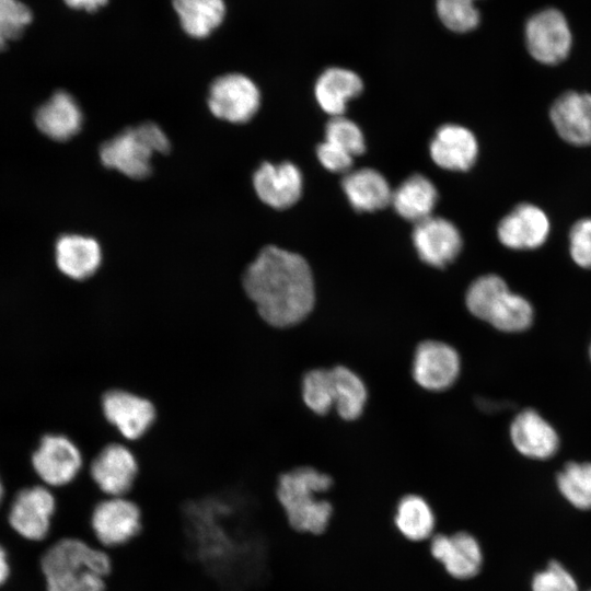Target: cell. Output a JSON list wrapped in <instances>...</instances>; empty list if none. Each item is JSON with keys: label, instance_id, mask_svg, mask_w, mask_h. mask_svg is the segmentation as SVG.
Instances as JSON below:
<instances>
[{"label": "cell", "instance_id": "obj_1", "mask_svg": "<svg viewBox=\"0 0 591 591\" xmlns=\"http://www.w3.org/2000/svg\"><path fill=\"white\" fill-rule=\"evenodd\" d=\"M242 290L263 323L288 328L302 322L315 303L308 262L299 254L268 245L247 265Z\"/></svg>", "mask_w": 591, "mask_h": 591}, {"label": "cell", "instance_id": "obj_2", "mask_svg": "<svg viewBox=\"0 0 591 591\" xmlns=\"http://www.w3.org/2000/svg\"><path fill=\"white\" fill-rule=\"evenodd\" d=\"M109 552L78 536L57 537L40 557L46 591H106Z\"/></svg>", "mask_w": 591, "mask_h": 591}, {"label": "cell", "instance_id": "obj_3", "mask_svg": "<svg viewBox=\"0 0 591 591\" xmlns=\"http://www.w3.org/2000/svg\"><path fill=\"white\" fill-rule=\"evenodd\" d=\"M333 485L332 477L311 466H299L280 473L275 496L287 525L298 533L322 534L328 526L333 507L317 498Z\"/></svg>", "mask_w": 591, "mask_h": 591}, {"label": "cell", "instance_id": "obj_4", "mask_svg": "<svg viewBox=\"0 0 591 591\" xmlns=\"http://www.w3.org/2000/svg\"><path fill=\"white\" fill-rule=\"evenodd\" d=\"M465 303L474 316L502 332H522L533 320L530 302L511 292L506 281L497 275H485L473 281Z\"/></svg>", "mask_w": 591, "mask_h": 591}, {"label": "cell", "instance_id": "obj_5", "mask_svg": "<svg viewBox=\"0 0 591 591\" xmlns=\"http://www.w3.org/2000/svg\"><path fill=\"white\" fill-rule=\"evenodd\" d=\"M170 141L154 123L129 127L101 146L102 163L128 177L140 179L151 173V159L155 153H166Z\"/></svg>", "mask_w": 591, "mask_h": 591}, {"label": "cell", "instance_id": "obj_6", "mask_svg": "<svg viewBox=\"0 0 591 591\" xmlns=\"http://www.w3.org/2000/svg\"><path fill=\"white\" fill-rule=\"evenodd\" d=\"M90 529L99 546L107 551L124 547L142 532V509L130 496H103L91 511Z\"/></svg>", "mask_w": 591, "mask_h": 591}, {"label": "cell", "instance_id": "obj_7", "mask_svg": "<svg viewBox=\"0 0 591 591\" xmlns=\"http://www.w3.org/2000/svg\"><path fill=\"white\" fill-rule=\"evenodd\" d=\"M101 410L118 437L130 443L141 440L158 419L157 406L149 397L123 387L104 392Z\"/></svg>", "mask_w": 591, "mask_h": 591}, {"label": "cell", "instance_id": "obj_8", "mask_svg": "<svg viewBox=\"0 0 591 591\" xmlns=\"http://www.w3.org/2000/svg\"><path fill=\"white\" fill-rule=\"evenodd\" d=\"M86 473L103 496H129L138 480L140 463L130 445L115 440L90 459Z\"/></svg>", "mask_w": 591, "mask_h": 591}, {"label": "cell", "instance_id": "obj_9", "mask_svg": "<svg viewBox=\"0 0 591 591\" xmlns=\"http://www.w3.org/2000/svg\"><path fill=\"white\" fill-rule=\"evenodd\" d=\"M524 34L528 51L541 63L557 65L570 53V27L564 14L556 9H544L533 14L525 24Z\"/></svg>", "mask_w": 591, "mask_h": 591}, {"label": "cell", "instance_id": "obj_10", "mask_svg": "<svg viewBox=\"0 0 591 591\" xmlns=\"http://www.w3.org/2000/svg\"><path fill=\"white\" fill-rule=\"evenodd\" d=\"M39 478L51 487H66L76 482L84 466L81 449L63 434H46L32 457Z\"/></svg>", "mask_w": 591, "mask_h": 591}, {"label": "cell", "instance_id": "obj_11", "mask_svg": "<svg viewBox=\"0 0 591 591\" xmlns=\"http://www.w3.org/2000/svg\"><path fill=\"white\" fill-rule=\"evenodd\" d=\"M260 94L255 83L240 73H229L213 81L208 106L218 118L230 123H245L258 111Z\"/></svg>", "mask_w": 591, "mask_h": 591}, {"label": "cell", "instance_id": "obj_12", "mask_svg": "<svg viewBox=\"0 0 591 591\" xmlns=\"http://www.w3.org/2000/svg\"><path fill=\"white\" fill-rule=\"evenodd\" d=\"M57 511V499L45 486H34L21 490L14 498L9 523L21 536L31 541H44L53 528Z\"/></svg>", "mask_w": 591, "mask_h": 591}, {"label": "cell", "instance_id": "obj_13", "mask_svg": "<svg viewBox=\"0 0 591 591\" xmlns=\"http://www.w3.org/2000/svg\"><path fill=\"white\" fill-rule=\"evenodd\" d=\"M551 221L547 213L531 202H521L497 227L498 240L511 250H536L547 241Z\"/></svg>", "mask_w": 591, "mask_h": 591}, {"label": "cell", "instance_id": "obj_14", "mask_svg": "<svg viewBox=\"0 0 591 591\" xmlns=\"http://www.w3.org/2000/svg\"><path fill=\"white\" fill-rule=\"evenodd\" d=\"M461 361L457 351L438 340H426L418 345L413 360V376L425 390L449 389L460 374Z\"/></svg>", "mask_w": 591, "mask_h": 591}, {"label": "cell", "instance_id": "obj_15", "mask_svg": "<svg viewBox=\"0 0 591 591\" xmlns=\"http://www.w3.org/2000/svg\"><path fill=\"white\" fill-rule=\"evenodd\" d=\"M413 242L420 259L438 268L453 262L462 248L457 228L447 219L432 216L416 223Z\"/></svg>", "mask_w": 591, "mask_h": 591}, {"label": "cell", "instance_id": "obj_16", "mask_svg": "<svg viewBox=\"0 0 591 591\" xmlns=\"http://www.w3.org/2000/svg\"><path fill=\"white\" fill-rule=\"evenodd\" d=\"M430 553L453 578L465 580L479 572L483 553L478 541L467 532L438 533L430 538Z\"/></svg>", "mask_w": 591, "mask_h": 591}, {"label": "cell", "instance_id": "obj_17", "mask_svg": "<svg viewBox=\"0 0 591 591\" xmlns=\"http://www.w3.org/2000/svg\"><path fill=\"white\" fill-rule=\"evenodd\" d=\"M549 119L557 135L571 146H591V94L567 91L549 108Z\"/></svg>", "mask_w": 591, "mask_h": 591}, {"label": "cell", "instance_id": "obj_18", "mask_svg": "<svg viewBox=\"0 0 591 591\" xmlns=\"http://www.w3.org/2000/svg\"><path fill=\"white\" fill-rule=\"evenodd\" d=\"M254 189L259 199L275 209H285L300 198L302 174L290 162L263 163L253 175Z\"/></svg>", "mask_w": 591, "mask_h": 591}, {"label": "cell", "instance_id": "obj_19", "mask_svg": "<svg viewBox=\"0 0 591 591\" xmlns=\"http://www.w3.org/2000/svg\"><path fill=\"white\" fill-rule=\"evenodd\" d=\"M433 162L450 171H467L476 162L478 143L467 128L449 124L441 126L430 142Z\"/></svg>", "mask_w": 591, "mask_h": 591}, {"label": "cell", "instance_id": "obj_20", "mask_svg": "<svg viewBox=\"0 0 591 591\" xmlns=\"http://www.w3.org/2000/svg\"><path fill=\"white\" fill-rule=\"evenodd\" d=\"M510 437L515 449L532 459H548L558 449L555 429L536 412L526 409L511 424Z\"/></svg>", "mask_w": 591, "mask_h": 591}, {"label": "cell", "instance_id": "obj_21", "mask_svg": "<svg viewBox=\"0 0 591 591\" xmlns=\"http://www.w3.org/2000/svg\"><path fill=\"white\" fill-rule=\"evenodd\" d=\"M55 252L58 269L73 280L91 278L102 265L101 246L89 236L62 235L56 243Z\"/></svg>", "mask_w": 591, "mask_h": 591}, {"label": "cell", "instance_id": "obj_22", "mask_svg": "<svg viewBox=\"0 0 591 591\" xmlns=\"http://www.w3.org/2000/svg\"><path fill=\"white\" fill-rule=\"evenodd\" d=\"M83 115L77 101L67 92H56L35 114L37 128L47 137L65 141L82 126Z\"/></svg>", "mask_w": 591, "mask_h": 591}, {"label": "cell", "instance_id": "obj_23", "mask_svg": "<svg viewBox=\"0 0 591 591\" xmlns=\"http://www.w3.org/2000/svg\"><path fill=\"white\" fill-rule=\"evenodd\" d=\"M362 88V81L357 73L332 67L318 77L314 93L322 109L334 117L344 114L348 101L358 96Z\"/></svg>", "mask_w": 591, "mask_h": 591}, {"label": "cell", "instance_id": "obj_24", "mask_svg": "<svg viewBox=\"0 0 591 591\" xmlns=\"http://www.w3.org/2000/svg\"><path fill=\"white\" fill-rule=\"evenodd\" d=\"M343 189L350 205L359 211H374L391 202L392 190L384 176L372 169H359L346 174Z\"/></svg>", "mask_w": 591, "mask_h": 591}, {"label": "cell", "instance_id": "obj_25", "mask_svg": "<svg viewBox=\"0 0 591 591\" xmlns=\"http://www.w3.org/2000/svg\"><path fill=\"white\" fill-rule=\"evenodd\" d=\"M437 198L434 185L427 177L415 174L392 193L391 204L399 216L417 223L431 216Z\"/></svg>", "mask_w": 591, "mask_h": 591}, {"label": "cell", "instance_id": "obj_26", "mask_svg": "<svg viewBox=\"0 0 591 591\" xmlns=\"http://www.w3.org/2000/svg\"><path fill=\"white\" fill-rule=\"evenodd\" d=\"M394 524L405 538L421 542L432 536L436 518L425 498L409 494L398 501Z\"/></svg>", "mask_w": 591, "mask_h": 591}, {"label": "cell", "instance_id": "obj_27", "mask_svg": "<svg viewBox=\"0 0 591 591\" xmlns=\"http://www.w3.org/2000/svg\"><path fill=\"white\" fill-rule=\"evenodd\" d=\"M334 407L345 420L358 418L367 402V387L357 373L344 366L331 369Z\"/></svg>", "mask_w": 591, "mask_h": 591}, {"label": "cell", "instance_id": "obj_28", "mask_svg": "<svg viewBox=\"0 0 591 591\" xmlns=\"http://www.w3.org/2000/svg\"><path fill=\"white\" fill-rule=\"evenodd\" d=\"M183 28L194 37H205L222 21V0H173Z\"/></svg>", "mask_w": 591, "mask_h": 591}, {"label": "cell", "instance_id": "obj_29", "mask_svg": "<svg viewBox=\"0 0 591 591\" xmlns=\"http://www.w3.org/2000/svg\"><path fill=\"white\" fill-rule=\"evenodd\" d=\"M560 494L573 507L591 509V463H568L557 476Z\"/></svg>", "mask_w": 591, "mask_h": 591}, {"label": "cell", "instance_id": "obj_30", "mask_svg": "<svg viewBox=\"0 0 591 591\" xmlns=\"http://www.w3.org/2000/svg\"><path fill=\"white\" fill-rule=\"evenodd\" d=\"M302 398L309 409L326 414L334 406V385L331 369H313L302 379Z\"/></svg>", "mask_w": 591, "mask_h": 591}, {"label": "cell", "instance_id": "obj_31", "mask_svg": "<svg viewBox=\"0 0 591 591\" xmlns=\"http://www.w3.org/2000/svg\"><path fill=\"white\" fill-rule=\"evenodd\" d=\"M476 0H436V9L440 21L450 31L466 33L477 27L479 12Z\"/></svg>", "mask_w": 591, "mask_h": 591}, {"label": "cell", "instance_id": "obj_32", "mask_svg": "<svg viewBox=\"0 0 591 591\" xmlns=\"http://www.w3.org/2000/svg\"><path fill=\"white\" fill-rule=\"evenodd\" d=\"M325 141L341 149L351 157L364 151V137L360 128L350 119L340 116L332 117L325 128Z\"/></svg>", "mask_w": 591, "mask_h": 591}, {"label": "cell", "instance_id": "obj_33", "mask_svg": "<svg viewBox=\"0 0 591 591\" xmlns=\"http://www.w3.org/2000/svg\"><path fill=\"white\" fill-rule=\"evenodd\" d=\"M32 21L31 10L18 0H0V50L7 42L23 34L24 26Z\"/></svg>", "mask_w": 591, "mask_h": 591}, {"label": "cell", "instance_id": "obj_34", "mask_svg": "<svg viewBox=\"0 0 591 591\" xmlns=\"http://www.w3.org/2000/svg\"><path fill=\"white\" fill-rule=\"evenodd\" d=\"M532 591H579L571 573L558 561H551L547 567L535 573Z\"/></svg>", "mask_w": 591, "mask_h": 591}, {"label": "cell", "instance_id": "obj_35", "mask_svg": "<svg viewBox=\"0 0 591 591\" xmlns=\"http://www.w3.org/2000/svg\"><path fill=\"white\" fill-rule=\"evenodd\" d=\"M569 253L582 268H591V217L576 221L569 231Z\"/></svg>", "mask_w": 591, "mask_h": 591}, {"label": "cell", "instance_id": "obj_36", "mask_svg": "<svg viewBox=\"0 0 591 591\" xmlns=\"http://www.w3.org/2000/svg\"><path fill=\"white\" fill-rule=\"evenodd\" d=\"M316 155L322 165L332 172H348L354 158L327 141L317 146Z\"/></svg>", "mask_w": 591, "mask_h": 591}, {"label": "cell", "instance_id": "obj_37", "mask_svg": "<svg viewBox=\"0 0 591 591\" xmlns=\"http://www.w3.org/2000/svg\"><path fill=\"white\" fill-rule=\"evenodd\" d=\"M65 1L71 8L94 11L99 7L105 4L107 0H65Z\"/></svg>", "mask_w": 591, "mask_h": 591}, {"label": "cell", "instance_id": "obj_38", "mask_svg": "<svg viewBox=\"0 0 591 591\" xmlns=\"http://www.w3.org/2000/svg\"><path fill=\"white\" fill-rule=\"evenodd\" d=\"M10 569L7 559V553L4 548L0 545V586L4 583L9 576Z\"/></svg>", "mask_w": 591, "mask_h": 591}, {"label": "cell", "instance_id": "obj_39", "mask_svg": "<svg viewBox=\"0 0 591 591\" xmlns=\"http://www.w3.org/2000/svg\"><path fill=\"white\" fill-rule=\"evenodd\" d=\"M2 497H3V487H2V483L0 480V503L2 501Z\"/></svg>", "mask_w": 591, "mask_h": 591}, {"label": "cell", "instance_id": "obj_40", "mask_svg": "<svg viewBox=\"0 0 591 591\" xmlns=\"http://www.w3.org/2000/svg\"><path fill=\"white\" fill-rule=\"evenodd\" d=\"M590 358H591V345H590Z\"/></svg>", "mask_w": 591, "mask_h": 591}, {"label": "cell", "instance_id": "obj_41", "mask_svg": "<svg viewBox=\"0 0 591 591\" xmlns=\"http://www.w3.org/2000/svg\"><path fill=\"white\" fill-rule=\"evenodd\" d=\"M589 591H591V590H589Z\"/></svg>", "mask_w": 591, "mask_h": 591}]
</instances>
